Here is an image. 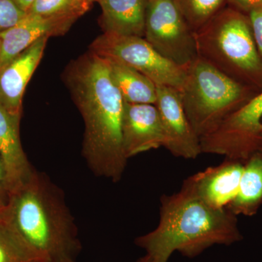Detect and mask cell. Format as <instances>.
<instances>
[{
  "label": "cell",
  "mask_w": 262,
  "mask_h": 262,
  "mask_svg": "<svg viewBox=\"0 0 262 262\" xmlns=\"http://www.w3.org/2000/svg\"><path fill=\"white\" fill-rule=\"evenodd\" d=\"M65 80L83 118L88 165L98 177L119 182L127 162L122 138L125 102L107 61L90 51L69 66Z\"/></svg>",
  "instance_id": "cell-1"
},
{
  "label": "cell",
  "mask_w": 262,
  "mask_h": 262,
  "mask_svg": "<svg viewBox=\"0 0 262 262\" xmlns=\"http://www.w3.org/2000/svg\"><path fill=\"white\" fill-rule=\"evenodd\" d=\"M160 210L158 227L135 241L151 262H168L176 251L194 258L214 245L242 241L237 215L208 206L184 181L179 192L161 196Z\"/></svg>",
  "instance_id": "cell-2"
},
{
  "label": "cell",
  "mask_w": 262,
  "mask_h": 262,
  "mask_svg": "<svg viewBox=\"0 0 262 262\" xmlns=\"http://www.w3.org/2000/svg\"><path fill=\"white\" fill-rule=\"evenodd\" d=\"M3 214L49 261L75 260L81 251L63 193L45 174L34 170L27 182L10 193Z\"/></svg>",
  "instance_id": "cell-3"
},
{
  "label": "cell",
  "mask_w": 262,
  "mask_h": 262,
  "mask_svg": "<svg viewBox=\"0 0 262 262\" xmlns=\"http://www.w3.org/2000/svg\"><path fill=\"white\" fill-rule=\"evenodd\" d=\"M194 37L199 58L239 83L262 89V61L249 18L222 9Z\"/></svg>",
  "instance_id": "cell-4"
},
{
  "label": "cell",
  "mask_w": 262,
  "mask_h": 262,
  "mask_svg": "<svg viewBox=\"0 0 262 262\" xmlns=\"http://www.w3.org/2000/svg\"><path fill=\"white\" fill-rule=\"evenodd\" d=\"M185 71L179 94L188 120L200 139L257 94L256 89L232 80L199 57Z\"/></svg>",
  "instance_id": "cell-5"
},
{
  "label": "cell",
  "mask_w": 262,
  "mask_h": 262,
  "mask_svg": "<svg viewBox=\"0 0 262 262\" xmlns=\"http://www.w3.org/2000/svg\"><path fill=\"white\" fill-rule=\"evenodd\" d=\"M90 49L101 58L138 71L156 85L179 91L184 83L185 69L165 59L144 37L103 32L95 39Z\"/></svg>",
  "instance_id": "cell-6"
},
{
  "label": "cell",
  "mask_w": 262,
  "mask_h": 262,
  "mask_svg": "<svg viewBox=\"0 0 262 262\" xmlns=\"http://www.w3.org/2000/svg\"><path fill=\"white\" fill-rule=\"evenodd\" d=\"M144 37L165 59L183 69L198 57L194 32L173 0H147Z\"/></svg>",
  "instance_id": "cell-7"
},
{
  "label": "cell",
  "mask_w": 262,
  "mask_h": 262,
  "mask_svg": "<svg viewBox=\"0 0 262 262\" xmlns=\"http://www.w3.org/2000/svg\"><path fill=\"white\" fill-rule=\"evenodd\" d=\"M262 91L201 139L202 153L246 161L262 147Z\"/></svg>",
  "instance_id": "cell-8"
},
{
  "label": "cell",
  "mask_w": 262,
  "mask_h": 262,
  "mask_svg": "<svg viewBox=\"0 0 262 262\" xmlns=\"http://www.w3.org/2000/svg\"><path fill=\"white\" fill-rule=\"evenodd\" d=\"M156 86L155 105L165 135L163 147L177 158L196 159L202 154L201 139L188 120L179 91L168 86Z\"/></svg>",
  "instance_id": "cell-9"
},
{
  "label": "cell",
  "mask_w": 262,
  "mask_h": 262,
  "mask_svg": "<svg viewBox=\"0 0 262 262\" xmlns=\"http://www.w3.org/2000/svg\"><path fill=\"white\" fill-rule=\"evenodd\" d=\"M76 20L27 13L13 27L0 32V70L41 38L63 35Z\"/></svg>",
  "instance_id": "cell-10"
},
{
  "label": "cell",
  "mask_w": 262,
  "mask_h": 262,
  "mask_svg": "<svg viewBox=\"0 0 262 262\" xmlns=\"http://www.w3.org/2000/svg\"><path fill=\"white\" fill-rule=\"evenodd\" d=\"M122 138L127 160L163 146L165 135L156 105L125 103Z\"/></svg>",
  "instance_id": "cell-11"
},
{
  "label": "cell",
  "mask_w": 262,
  "mask_h": 262,
  "mask_svg": "<svg viewBox=\"0 0 262 262\" xmlns=\"http://www.w3.org/2000/svg\"><path fill=\"white\" fill-rule=\"evenodd\" d=\"M244 164L243 160L226 158L220 165L208 167L184 182L208 206L225 208L238 192Z\"/></svg>",
  "instance_id": "cell-12"
},
{
  "label": "cell",
  "mask_w": 262,
  "mask_h": 262,
  "mask_svg": "<svg viewBox=\"0 0 262 262\" xmlns=\"http://www.w3.org/2000/svg\"><path fill=\"white\" fill-rule=\"evenodd\" d=\"M49 37L41 38L0 70V104L20 118L26 87L42 59Z\"/></svg>",
  "instance_id": "cell-13"
},
{
  "label": "cell",
  "mask_w": 262,
  "mask_h": 262,
  "mask_svg": "<svg viewBox=\"0 0 262 262\" xmlns=\"http://www.w3.org/2000/svg\"><path fill=\"white\" fill-rule=\"evenodd\" d=\"M19 122L20 118L0 104V158L4 164L10 194L27 182L34 170L20 143Z\"/></svg>",
  "instance_id": "cell-14"
},
{
  "label": "cell",
  "mask_w": 262,
  "mask_h": 262,
  "mask_svg": "<svg viewBox=\"0 0 262 262\" xmlns=\"http://www.w3.org/2000/svg\"><path fill=\"white\" fill-rule=\"evenodd\" d=\"M104 32L144 37L147 0H100Z\"/></svg>",
  "instance_id": "cell-15"
},
{
  "label": "cell",
  "mask_w": 262,
  "mask_h": 262,
  "mask_svg": "<svg viewBox=\"0 0 262 262\" xmlns=\"http://www.w3.org/2000/svg\"><path fill=\"white\" fill-rule=\"evenodd\" d=\"M262 205V147L245 161L238 192L226 208L235 215L253 216Z\"/></svg>",
  "instance_id": "cell-16"
},
{
  "label": "cell",
  "mask_w": 262,
  "mask_h": 262,
  "mask_svg": "<svg viewBox=\"0 0 262 262\" xmlns=\"http://www.w3.org/2000/svg\"><path fill=\"white\" fill-rule=\"evenodd\" d=\"M106 61L114 83L125 103H156L157 86L152 81L130 67L117 62Z\"/></svg>",
  "instance_id": "cell-17"
},
{
  "label": "cell",
  "mask_w": 262,
  "mask_h": 262,
  "mask_svg": "<svg viewBox=\"0 0 262 262\" xmlns=\"http://www.w3.org/2000/svg\"><path fill=\"white\" fill-rule=\"evenodd\" d=\"M48 260L19 234L2 213L0 215V262H46Z\"/></svg>",
  "instance_id": "cell-18"
},
{
  "label": "cell",
  "mask_w": 262,
  "mask_h": 262,
  "mask_svg": "<svg viewBox=\"0 0 262 262\" xmlns=\"http://www.w3.org/2000/svg\"><path fill=\"white\" fill-rule=\"evenodd\" d=\"M194 32L223 9L227 0H173Z\"/></svg>",
  "instance_id": "cell-19"
},
{
  "label": "cell",
  "mask_w": 262,
  "mask_h": 262,
  "mask_svg": "<svg viewBox=\"0 0 262 262\" xmlns=\"http://www.w3.org/2000/svg\"><path fill=\"white\" fill-rule=\"evenodd\" d=\"M91 5L89 0H36L27 13L77 20L89 11Z\"/></svg>",
  "instance_id": "cell-20"
},
{
  "label": "cell",
  "mask_w": 262,
  "mask_h": 262,
  "mask_svg": "<svg viewBox=\"0 0 262 262\" xmlns=\"http://www.w3.org/2000/svg\"><path fill=\"white\" fill-rule=\"evenodd\" d=\"M27 14L14 0H0V32L13 27Z\"/></svg>",
  "instance_id": "cell-21"
},
{
  "label": "cell",
  "mask_w": 262,
  "mask_h": 262,
  "mask_svg": "<svg viewBox=\"0 0 262 262\" xmlns=\"http://www.w3.org/2000/svg\"><path fill=\"white\" fill-rule=\"evenodd\" d=\"M249 19L258 54L262 61V9L250 12Z\"/></svg>",
  "instance_id": "cell-22"
},
{
  "label": "cell",
  "mask_w": 262,
  "mask_h": 262,
  "mask_svg": "<svg viewBox=\"0 0 262 262\" xmlns=\"http://www.w3.org/2000/svg\"><path fill=\"white\" fill-rule=\"evenodd\" d=\"M10 192L7 183L4 164L0 158V211L3 212L9 201Z\"/></svg>",
  "instance_id": "cell-23"
},
{
  "label": "cell",
  "mask_w": 262,
  "mask_h": 262,
  "mask_svg": "<svg viewBox=\"0 0 262 262\" xmlns=\"http://www.w3.org/2000/svg\"><path fill=\"white\" fill-rule=\"evenodd\" d=\"M230 4L239 9L251 12L262 9V0H227Z\"/></svg>",
  "instance_id": "cell-24"
},
{
  "label": "cell",
  "mask_w": 262,
  "mask_h": 262,
  "mask_svg": "<svg viewBox=\"0 0 262 262\" xmlns=\"http://www.w3.org/2000/svg\"><path fill=\"white\" fill-rule=\"evenodd\" d=\"M35 1L36 0H14L15 4L27 13Z\"/></svg>",
  "instance_id": "cell-25"
},
{
  "label": "cell",
  "mask_w": 262,
  "mask_h": 262,
  "mask_svg": "<svg viewBox=\"0 0 262 262\" xmlns=\"http://www.w3.org/2000/svg\"><path fill=\"white\" fill-rule=\"evenodd\" d=\"M65 262H77L75 261V260H69V261H67ZM136 262H151V259L150 258L149 256H147V255H145V256H143V257H141V258H139L138 261H136Z\"/></svg>",
  "instance_id": "cell-26"
},
{
  "label": "cell",
  "mask_w": 262,
  "mask_h": 262,
  "mask_svg": "<svg viewBox=\"0 0 262 262\" xmlns=\"http://www.w3.org/2000/svg\"><path fill=\"white\" fill-rule=\"evenodd\" d=\"M89 1L91 2V3H94V2H98H98L100 1V0H89Z\"/></svg>",
  "instance_id": "cell-27"
},
{
  "label": "cell",
  "mask_w": 262,
  "mask_h": 262,
  "mask_svg": "<svg viewBox=\"0 0 262 262\" xmlns=\"http://www.w3.org/2000/svg\"><path fill=\"white\" fill-rule=\"evenodd\" d=\"M261 141H262V129H261Z\"/></svg>",
  "instance_id": "cell-28"
},
{
  "label": "cell",
  "mask_w": 262,
  "mask_h": 262,
  "mask_svg": "<svg viewBox=\"0 0 262 262\" xmlns=\"http://www.w3.org/2000/svg\"><path fill=\"white\" fill-rule=\"evenodd\" d=\"M2 213H3V212H2L1 211H0V215H2Z\"/></svg>",
  "instance_id": "cell-29"
},
{
  "label": "cell",
  "mask_w": 262,
  "mask_h": 262,
  "mask_svg": "<svg viewBox=\"0 0 262 262\" xmlns=\"http://www.w3.org/2000/svg\"><path fill=\"white\" fill-rule=\"evenodd\" d=\"M46 262H53V261H49V260H48V261H46Z\"/></svg>",
  "instance_id": "cell-30"
}]
</instances>
